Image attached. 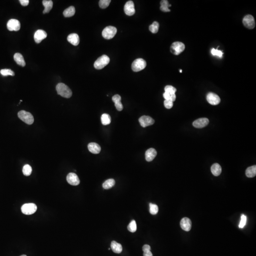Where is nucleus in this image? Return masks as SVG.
Masks as SVG:
<instances>
[{
  "label": "nucleus",
  "mask_w": 256,
  "mask_h": 256,
  "mask_svg": "<svg viewBox=\"0 0 256 256\" xmlns=\"http://www.w3.org/2000/svg\"><path fill=\"white\" fill-rule=\"evenodd\" d=\"M209 121L206 118L199 119L193 122V125L196 128H203L209 124Z\"/></svg>",
  "instance_id": "2eb2a0df"
},
{
  "label": "nucleus",
  "mask_w": 256,
  "mask_h": 256,
  "mask_svg": "<svg viewBox=\"0 0 256 256\" xmlns=\"http://www.w3.org/2000/svg\"><path fill=\"white\" fill-rule=\"evenodd\" d=\"M206 99L208 102L213 105H216L220 104L221 99L220 97L213 93H208L206 97Z\"/></svg>",
  "instance_id": "1a4fd4ad"
},
{
  "label": "nucleus",
  "mask_w": 256,
  "mask_h": 256,
  "mask_svg": "<svg viewBox=\"0 0 256 256\" xmlns=\"http://www.w3.org/2000/svg\"><path fill=\"white\" fill-rule=\"evenodd\" d=\"M163 97L166 100H169L173 102H174L176 99V96L175 94H170L166 92L163 93Z\"/></svg>",
  "instance_id": "473e14b6"
},
{
  "label": "nucleus",
  "mask_w": 256,
  "mask_h": 256,
  "mask_svg": "<svg viewBox=\"0 0 256 256\" xmlns=\"http://www.w3.org/2000/svg\"><path fill=\"white\" fill-rule=\"evenodd\" d=\"M110 61L109 57L107 55H102L94 63V67L96 69H102L109 63Z\"/></svg>",
  "instance_id": "f03ea898"
},
{
  "label": "nucleus",
  "mask_w": 256,
  "mask_h": 256,
  "mask_svg": "<svg viewBox=\"0 0 256 256\" xmlns=\"http://www.w3.org/2000/svg\"><path fill=\"white\" fill-rule=\"evenodd\" d=\"M88 149L90 152L95 154L99 153L101 150L100 146L95 142H91L88 145Z\"/></svg>",
  "instance_id": "6ab92c4d"
},
{
  "label": "nucleus",
  "mask_w": 256,
  "mask_h": 256,
  "mask_svg": "<svg viewBox=\"0 0 256 256\" xmlns=\"http://www.w3.org/2000/svg\"><path fill=\"white\" fill-rule=\"evenodd\" d=\"M110 248H108V250H110Z\"/></svg>",
  "instance_id": "49530a36"
},
{
  "label": "nucleus",
  "mask_w": 256,
  "mask_h": 256,
  "mask_svg": "<svg viewBox=\"0 0 256 256\" xmlns=\"http://www.w3.org/2000/svg\"><path fill=\"white\" fill-rule=\"evenodd\" d=\"M19 118L26 124L31 125L34 122V118L33 115L25 110H21L18 113Z\"/></svg>",
  "instance_id": "7ed1b4c3"
},
{
  "label": "nucleus",
  "mask_w": 256,
  "mask_h": 256,
  "mask_svg": "<svg viewBox=\"0 0 256 256\" xmlns=\"http://www.w3.org/2000/svg\"><path fill=\"white\" fill-rule=\"evenodd\" d=\"M47 33L42 30H38L34 34V40L37 43H40L42 40L47 38Z\"/></svg>",
  "instance_id": "4468645a"
},
{
  "label": "nucleus",
  "mask_w": 256,
  "mask_h": 256,
  "mask_svg": "<svg viewBox=\"0 0 256 256\" xmlns=\"http://www.w3.org/2000/svg\"><path fill=\"white\" fill-rule=\"evenodd\" d=\"M110 247L111 249L113 250V252L119 254L121 253L122 250V245L121 244L118 243L115 241H112L110 245Z\"/></svg>",
  "instance_id": "4be33fe9"
},
{
  "label": "nucleus",
  "mask_w": 256,
  "mask_h": 256,
  "mask_svg": "<svg viewBox=\"0 0 256 256\" xmlns=\"http://www.w3.org/2000/svg\"><path fill=\"white\" fill-rule=\"evenodd\" d=\"M67 40L70 43L74 46H78L79 44L80 39L78 34L72 33L67 37Z\"/></svg>",
  "instance_id": "aec40b11"
},
{
  "label": "nucleus",
  "mask_w": 256,
  "mask_h": 256,
  "mask_svg": "<svg viewBox=\"0 0 256 256\" xmlns=\"http://www.w3.org/2000/svg\"><path fill=\"white\" fill-rule=\"evenodd\" d=\"M159 24L157 22H154L149 27V31L152 33H157L159 29Z\"/></svg>",
  "instance_id": "7c9ffc66"
},
{
  "label": "nucleus",
  "mask_w": 256,
  "mask_h": 256,
  "mask_svg": "<svg viewBox=\"0 0 256 256\" xmlns=\"http://www.w3.org/2000/svg\"><path fill=\"white\" fill-rule=\"evenodd\" d=\"M243 22L244 26L249 29H253L255 28V19L252 15L249 14L245 16L243 19Z\"/></svg>",
  "instance_id": "6e6552de"
},
{
  "label": "nucleus",
  "mask_w": 256,
  "mask_h": 256,
  "mask_svg": "<svg viewBox=\"0 0 256 256\" xmlns=\"http://www.w3.org/2000/svg\"><path fill=\"white\" fill-rule=\"evenodd\" d=\"M161 6L160 7L161 10L164 12H169L170 10L169 7L171 6V5L169 4V1L166 0H162L160 2Z\"/></svg>",
  "instance_id": "bb28decb"
},
{
  "label": "nucleus",
  "mask_w": 256,
  "mask_h": 256,
  "mask_svg": "<svg viewBox=\"0 0 256 256\" xmlns=\"http://www.w3.org/2000/svg\"><path fill=\"white\" fill-rule=\"evenodd\" d=\"M124 10L125 14L128 16H132L135 13L134 4L132 1H129L124 5Z\"/></svg>",
  "instance_id": "9b49d317"
},
{
  "label": "nucleus",
  "mask_w": 256,
  "mask_h": 256,
  "mask_svg": "<svg viewBox=\"0 0 256 256\" xmlns=\"http://www.w3.org/2000/svg\"><path fill=\"white\" fill-rule=\"evenodd\" d=\"M147 66L146 61L142 58H138L135 60L131 65V68L134 72H139L144 69Z\"/></svg>",
  "instance_id": "20e7f679"
},
{
  "label": "nucleus",
  "mask_w": 256,
  "mask_h": 256,
  "mask_svg": "<svg viewBox=\"0 0 256 256\" xmlns=\"http://www.w3.org/2000/svg\"><path fill=\"white\" fill-rule=\"evenodd\" d=\"M164 106L166 109H169L172 108L173 106V102L169 100H165L164 102Z\"/></svg>",
  "instance_id": "ea45409f"
},
{
  "label": "nucleus",
  "mask_w": 256,
  "mask_h": 256,
  "mask_svg": "<svg viewBox=\"0 0 256 256\" xmlns=\"http://www.w3.org/2000/svg\"><path fill=\"white\" fill-rule=\"evenodd\" d=\"M112 100L115 104L116 109L119 111H121L123 109L122 104L121 102V97L119 95H114L112 98Z\"/></svg>",
  "instance_id": "a211bd4d"
},
{
  "label": "nucleus",
  "mask_w": 256,
  "mask_h": 256,
  "mask_svg": "<svg viewBox=\"0 0 256 256\" xmlns=\"http://www.w3.org/2000/svg\"><path fill=\"white\" fill-rule=\"evenodd\" d=\"M158 212V207L155 204H149V212L152 215L157 214Z\"/></svg>",
  "instance_id": "2f4dec72"
},
{
  "label": "nucleus",
  "mask_w": 256,
  "mask_h": 256,
  "mask_svg": "<svg viewBox=\"0 0 256 256\" xmlns=\"http://www.w3.org/2000/svg\"><path fill=\"white\" fill-rule=\"evenodd\" d=\"M75 13V8L71 6L64 10L63 15L65 17H71L74 16Z\"/></svg>",
  "instance_id": "a878e982"
},
{
  "label": "nucleus",
  "mask_w": 256,
  "mask_h": 256,
  "mask_svg": "<svg viewBox=\"0 0 256 256\" xmlns=\"http://www.w3.org/2000/svg\"><path fill=\"white\" fill-rule=\"evenodd\" d=\"M180 73H182V70H180Z\"/></svg>",
  "instance_id": "c03bdc74"
},
{
  "label": "nucleus",
  "mask_w": 256,
  "mask_h": 256,
  "mask_svg": "<svg viewBox=\"0 0 256 256\" xmlns=\"http://www.w3.org/2000/svg\"><path fill=\"white\" fill-rule=\"evenodd\" d=\"M143 256H153V254L150 251H148L143 253Z\"/></svg>",
  "instance_id": "37998d69"
},
{
  "label": "nucleus",
  "mask_w": 256,
  "mask_h": 256,
  "mask_svg": "<svg viewBox=\"0 0 256 256\" xmlns=\"http://www.w3.org/2000/svg\"><path fill=\"white\" fill-rule=\"evenodd\" d=\"M101 122L104 125H107L110 124L111 118L108 114L104 113L101 116Z\"/></svg>",
  "instance_id": "c85d7f7f"
},
{
  "label": "nucleus",
  "mask_w": 256,
  "mask_h": 256,
  "mask_svg": "<svg viewBox=\"0 0 256 256\" xmlns=\"http://www.w3.org/2000/svg\"><path fill=\"white\" fill-rule=\"evenodd\" d=\"M211 172L214 176H219L222 173V167L218 163H215L212 165Z\"/></svg>",
  "instance_id": "b1692460"
},
{
  "label": "nucleus",
  "mask_w": 256,
  "mask_h": 256,
  "mask_svg": "<svg viewBox=\"0 0 256 256\" xmlns=\"http://www.w3.org/2000/svg\"><path fill=\"white\" fill-rule=\"evenodd\" d=\"M7 27L10 31H18L21 28V23L17 19H11L8 21Z\"/></svg>",
  "instance_id": "9d476101"
},
{
  "label": "nucleus",
  "mask_w": 256,
  "mask_h": 256,
  "mask_svg": "<svg viewBox=\"0 0 256 256\" xmlns=\"http://www.w3.org/2000/svg\"><path fill=\"white\" fill-rule=\"evenodd\" d=\"M26 256V255H22V256Z\"/></svg>",
  "instance_id": "a18cd8bd"
},
{
  "label": "nucleus",
  "mask_w": 256,
  "mask_h": 256,
  "mask_svg": "<svg viewBox=\"0 0 256 256\" xmlns=\"http://www.w3.org/2000/svg\"><path fill=\"white\" fill-rule=\"evenodd\" d=\"M247 222V217L244 214H242L241 216V220L239 227L240 228H243L245 226Z\"/></svg>",
  "instance_id": "58836bf2"
},
{
  "label": "nucleus",
  "mask_w": 256,
  "mask_h": 256,
  "mask_svg": "<svg viewBox=\"0 0 256 256\" xmlns=\"http://www.w3.org/2000/svg\"><path fill=\"white\" fill-rule=\"evenodd\" d=\"M185 49V45L182 42H175L171 46V52L174 55H178L183 52Z\"/></svg>",
  "instance_id": "423d86ee"
},
{
  "label": "nucleus",
  "mask_w": 256,
  "mask_h": 256,
  "mask_svg": "<svg viewBox=\"0 0 256 256\" xmlns=\"http://www.w3.org/2000/svg\"><path fill=\"white\" fill-rule=\"evenodd\" d=\"M157 152L153 148H150L146 151L145 153L146 160L148 162L152 161L156 157Z\"/></svg>",
  "instance_id": "f3484780"
},
{
  "label": "nucleus",
  "mask_w": 256,
  "mask_h": 256,
  "mask_svg": "<svg viewBox=\"0 0 256 256\" xmlns=\"http://www.w3.org/2000/svg\"><path fill=\"white\" fill-rule=\"evenodd\" d=\"M180 226L181 228L185 231H190L192 227L191 221L188 218H184L180 222Z\"/></svg>",
  "instance_id": "dca6fc26"
},
{
  "label": "nucleus",
  "mask_w": 256,
  "mask_h": 256,
  "mask_svg": "<svg viewBox=\"0 0 256 256\" xmlns=\"http://www.w3.org/2000/svg\"><path fill=\"white\" fill-rule=\"evenodd\" d=\"M22 213L26 215H31L36 212L37 206L35 204L29 203L23 205L22 208Z\"/></svg>",
  "instance_id": "0eeeda50"
},
{
  "label": "nucleus",
  "mask_w": 256,
  "mask_h": 256,
  "mask_svg": "<svg viewBox=\"0 0 256 256\" xmlns=\"http://www.w3.org/2000/svg\"><path fill=\"white\" fill-rule=\"evenodd\" d=\"M56 90L58 95L65 98H70L72 96V92L67 85L63 83L57 84Z\"/></svg>",
  "instance_id": "f257e3e1"
},
{
  "label": "nucleus",
  "mask_w": 256,
  "mask_h": 256,
  "mask_svg": "<svg viewBox=\"0 0 256 256\" xmlns=\"http://www.w3.org/2000/svg\"><path fill=\"white\" fill-rule=\"evenodd\" d=\"M42 4L44 6L45 9L43 13L44 14L49 13L53 7V3L51 0H44L42 1Z\"/></svg>",
  "instance_id": "5701e85b"
},
{
  "label": "nucleus",
  "mask_w": 256,
  "mask_h": 256,
  "mask_svg": "<svg viewBox=\"0 0 256 256\" xmlns=\"http://www.w3.org/2000/svg\"><path fill=\"white\" fill-rule=\"evenodd\" d=\"M14 59L18 65L21 66H25L26 63L24 60V57L21 54L17 53L14 55Z\"/></svg>",
  "instance_id": "412c9836"
},
{
  "label": "nucleus",
  "mask_w": 256,
  "mask_h": 256,
  "mask_svg": "<svg viewBox=\"0 0 256 256\" xmlns=\"http://www.w3.org/2000/svg\"><path fill=\"white\" fill-rule=\"evenodd\" d=\"M165 92L170 93V94H175L176 89L172 85H166L165 87Z\"/></svg>",
  "instance_id": "e433bc0d"
},
{
  "label": "nucleus",
  "mask_w": 256,
  "mask_h": 256,
  "mask_svg": "<svg viewBox=\"0 0 256 256\" xmlns=\"http://www.w3.org/2000/svg\"><path fill=\"white\" fill-rule=\"evenodd\" d=\"M110 2V0H101L99 2V6L102 9H105L109 5Z\"/></svg>",
  "instance_id": "c9c22d12"
},
{
  "label": "nucleus",
  "mask_w": 256,
  "mask_h": 256,
  "mask_svg": "<svg viewBox=\"0 0 256 256\" xmlns=\"http://www.w3.org/2000/svg\"><path fill=\"white\" fill-rule=\"evenodd\" d=\"M139 121L140 125L143 128L153 125L155 122V121L152 117L145 115L141 116L139 119Z\"/></svg>",
  "instance_id": "f8f14e48"
},
{
  "label": "nucleus",
  "mask_w": 256,
  "mask_h": 256,
  "mask_svg": "<svg viewBox=\"0 0 256 256\" xmlns=\"http://www.w3.org/2000/svg\"><path fill=\"white\" fill-rule=\"evenodd\" d=\"M211 53L213 56H217L219 57H222L223 55V53L221 50H219L218 49H213L211 50Z\"/></svg>",
  "instance_id": "4c0bfd02"
},
{
  "label": "nucleus",
  "mask_w": 256,
  "mask_h": 256,
  "mask_svg": "<svg viewBox=\"0 0 256 256\" xmlns=\"http://www.w3.org/2000/svg\"><path fill=\"white\" fill-rule=\"evenodd\" d=\"M115 184V181L113 179H109L104 182L102 184V187L104 189H109L113 187Z\"/></svg>",
  "instance_id": "cd10ccee"
},
{
  "label": "nucleus",
  "mask_w": 256,
  "mask_h": 256,
  "mask_svg": "<svg viewBox=\"0 0 256 256\" xmlns=\"http://www.w3.org/2000/svg\"><path fill=\"white\" fill-rule=\"evenodd\" d=\"M68 183L72 186H78L80 184V180L78 175L74 173H70L66 177Z\"/></svg>",
  "instance_id": "ddd939ff"
},
{
  "label": "nucleus",
  "mask_w": 256,
  "mask_h": 256,
  "mask_svg": "<svg viewBox=\"0 0 256 256\" xmlns=\"http://www.w3.org/2000/svg\"><path fill=\"white\" fill-rule=\"evenodd\" d=\"M128 230L131 232H134L136 231L137 224L135 220H132L131 222L129 223L128 226Z\"/></svg>",
  "instance_id": "72a5a7b5"
},
{
  "label": "nucleus",
  "mask_w": 256,
  "mask_h": 256,
  "mask_svg": "<svg viewBox=\"0 0 256 256\" xmlns=\"http://www.w3.org/2000/svg\"><path fill=\"white\" fill-rule=\"evenodd\" d=\"M150 249H151V248L149 245H144L142 247V250L144 252H148V251H150Z\"/></svg>",
  "instance_id": "a19ab883"
},
{
  "label": "nucleus",
  "mask_w": 256,
  "mask_h": 256,
  "mask_svg": "<svg viewBox=\"0 0 256 256\" xmlns=\"http://www.w3.org/2000/svg\"><path fill=\"white\" fill-rule=\"evenodd\" d=\"M19 1L23 6H26L28 5L29 2H30L28 0H20Z\"/></svg>",
  "instance_id": "79ce46f5"
},
{
  "label": "nucleus",
  "mask_w": 256,
  "mask_h": 256,
  "mask_svg": "<svg viewBox=\"0 0 256 256\" xmlns=\"http://www.w3.org/2000/svg\"><path fill=\"white\" fill-rule=\"evenodd\" d=\"M32 167L28 164L25 165L23 167L22 172L25 176H29L32 173Z\"/></svg>",
  "instance_id": "c756f323"
},
{
  "label": "nucleus",
  "mask_w": 256,
  "mask_h": 256,
  "mask_svg": "<svg viewBox=\"0 0 256 256\" xmlns=\"http://www.w3.org/2000/svg\"><path fill=\"white\" fill-rule=\"evenodd\" d=\"M0 73L1 74V75L3 76H7V75H11V76H14L15 75L14 72L11 69H1L0 71Z\"/></svg>",
  "instance_id": "f704fd0d"
},
{
  "label": "nucleus",
  "mask_w": 256,
  "mask_h": 256,
  "mask_svg": "<svg viewBox=\"0 0 256 256\" xmlns=\"http://www.w3.org/2000/svg\"><path fill=\"white\" fill-rule=\"evenodd\" d=\"M246 175L248 178H253L256 175V166L255 165L249 167L246 170Z\"/></svg>",
  "instance_id": "393cba45"
},
{
  "label": "nucleus",
  "mask_w": 256,
  "mask_h": 256,
  "mask_svg": "<svg viewBox=\"0 0 256 256\" xmlns=\"http://www.w3.org/2000/svg\"><path fill=\"white\" fill-rule=\"evenodd\" d=\"M117 30L116 28L112 26L106 27L102 32V37L106 40H110L115 36Z\"/></svg>",
  "instance_id": "39448f33"
}]
</instances>
